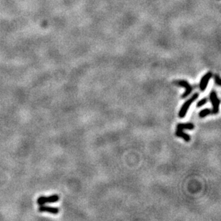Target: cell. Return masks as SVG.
<instances>
[{
    "instance_id": "obj_8",
    "label": "cell",
    "mask_w": 221,
    "mask_h": 221,
    "mask_svg": "<svg viewBox=\"0 0 221 221\" xmlns=\"http://www.w3.org/2000/svg\"><path fill=\"white\" fill-rule=\"evenodd\" d=\"M175 135L178 137H181L183 138L185 142H190V135L187 133H184L183 130H177L175 133Z\"/></svg>"
},
{
    "instance_id": "obj_3",
    "label": "cell",
    "mask_w": 221,
    "mask_h": 221,
    "mask_svg": "<svg viewBox=\"0 0 221 221\" xmlns=\"http://www.w3.org/2000/svg\"><path fill=\"white\" fill-rule=\"evenodd\" d=\"M209 98L211 100L212 105H213V109L211 110L212 113L214 115L218 114L219 112V105H220V100L218 97L217 92L214 90H212L209 94Z\"/></svg>"
},
{
    "instance_id": "obj_9",
    "label": "cell",
    "mask_w": 221,
    "mask_h": 221,
    "mask_svg": "<svg viewBox=\"0 0 221 221\" xmlns=\"http://www.w3.org/2000/svg\"><path fill=\"white\" fill-rule=\"evenodd\" d=\"M211 113H212V111L211 109H209V108L203 109L199 112V117L200 118H205L206 116L211 115Z\"/></svg>"
},
{
    "instance_id": "obj_7",
    "label": "cell",
    "mask_w": 221,
    "mask_h": 221,
    "mask_svg": "<svg viewBox=\"0 0 221 221\" xmlns=\"http://www.w3.org/2000/svg\"><path fill=\"white\" fill-rule=\"evenodd\" d=\"M39 210L41 212H48L52 214H57L59 213V209L57 208L47 207V206H41Z\"/></svg>"
},
{
    "instance_id": "obj_4",
    "label": "cell",
    "mask_w": 221,
    "mask_h": 221,
    "mask_svg": "<svg viewBox=\"0 0 221 221\" xmlns=\"http://www.w3.org/2000/svg\"><path fill=\"white\" fill-rule=\"evenodd\" d=\"M213 75L212 73V72L209 71L202 77L199 85L200 90L201 92H204L206 90V87H207L208 85V82L211 79L212 77H213Z\"/></svg>"
},
{
    "instance_id": "obj_10",
    "label": "cell",
    "mask_w": 221,
    "mask_h": 221,
    "mask_svg": "<svg viewBox=\"0 0 221 221\" xmlns=\"http://www.w3.org/2000/svg\"><path fill=\"white\" fill-rule=\"evenodd\" d=\"M208 102V99L207 98H202V99H201L200 100V101H198V103H197V105L196 106L198 107H202V106H203L204 105H205L206 103H207Z\"/></svg>"
},
{
    "instance_id": "obj_6",
    "label": "cell",
    "mask_w": 221,
    "mask_h": 221,
    "mask_svg": "<svg viewBox=\"0 0 221 221\" xmlns=\"http://www.w3.org/2000/svg\"><path fill=\"white\" fill-rule=\"evenodd\" d=\"M177 130H193L195 127V125L191 122H187V123H178L177 125Z\"/></svg>"
},
{
    "instance_id": "obj_2",
    "label": "cell",
    "mask_w": 221,
    "mask_h": 221,
    "mask_svg": "<svg viewBox=\"0 0 221 221\" xmlns=\"http://www.w3.org/2000/svg\"><path fill=\"white\" fill-rule=\"evenodd\" d=\"M174 84L177 85L178 87H183L185 89V92H184L183 95L181 96L182 99L186 98L187 97L190 95L191 92H192L193 87L191 86V85L188 82L185 80V79H178V80H175L174 82Z\"/></svg>"
},
{
    "instance_id": "obj_1",
    "label": "cell",
    "mask_w": 221,
    "mask_h": 221,
    "mask_svg": "<svg viewBox=\"0 0 221 221\" xmlns=\"http://www.w3.org/2000/svg\"><path fill=\"white\" fill-rule=\"evenodd\" d=\"M199 97V94L198 93H195L194 94H193L192 97L187 100L185 103L183 104V106L181 107V109L179 111V114H178V116H179L180 118H184L186 115L187 111H188L189 108H190V105L194 103L195 100H196Z\"/></svg>"
},
{
    "instance_id": "obj_5",
    "label": "cell",
    "mask_w": 221,
    "mask_h": 221,
    "mask_svg": "<svg viewBox=\"0 0 221 221\" xmlns=\"http://www.w3.org/2000/svg\"><path fill=\"white\" fill-rule=\"evenodd\" d=\"M59 196L57 195H54V196L49 197H40L37 200V203L39 205H43L46 202H55L59 200Z\"/></svg>"
},
{
    "instance_id": "obj_11",
    "label": "cell",
    "mask_w": 221,
    "mask_h": 221,
    "mask_svg": "<svg viewBox=\"0 0 221 221\" xmlns=\"http://www.w3.org/2000/svg\"><path fill=\"white\" fill-rule=\"evenodd\" d=\"M214 81H215V84L218 85V86H220V85H221L220 77V76H219L218 75H217V74L214 75Z\"/></svg>"
}]
</instances>
